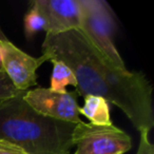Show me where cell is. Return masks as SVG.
Instances as JSON below:
<instances>
[{"label":"cell","mask_w":154,"mask_h":154,"mask_svg":"<svg viewBox=\"0 0 154 154\" xmlns=\"http://www.w3.org/2000/svg\"><path fill=\"white\" fill-rule=\"evenodd\" d=\"M148 131L139 132V143L136 154H154V145L151 143Z\"/></svg>","instance_id":"obj_12"},{"label":"cell","mask_w":154,"mask_h":154,"mask_svg":"<svg viewBox=\"0 0 154 154\" xmlns=\"http://www.w3.org/2000/svg\"><path fill=\"white\" fill-rule=\"evenodd\" d=\"M3 39H7V37H5V35L3 34L2 30L0 29V40H3Z\"/></svg>","instance_id":"obj_14"},{"label":"cell","mask_w":154,"mask_h":154,"mask_svg":"<svg viewBox=\"0 0 154 154\" xmlns=\"http://www.w3.org/2000/svg\"><path fill=\"white\" fill-rule=\"evenodd\" d=\"M0 70H2V64H1V55H0Z\"/></svg>","instance_id":"obj_15"},{"label":"cell","mask_w":154,"mask_h":154,"mask_svg":"<svg viewBox=\"0 0 154 154\" xmlns=\"http://www.w3.org/2000/svg\"><path fill=\"white\" fill-rule=\"evenodd\" d=\"M0 154H26L19 147L5 140H0Z\"/></svg>","instance_id":"obj_13"},{"label":"cell","mask_w":154,"mask_h":154,"mask_svg":"<svg viewBox=\"0 0 154 154\" xmlns=\"http://www.w3.org/2000/svg\"><path fill=\"white\" fill-rule=\"evenodd\" d=\"M73 154H125L132 148V139L114 125L96 126L82 122L72 134Z\"/></svg>","instance_id":"obj_4"},{"label":"cell","mask_w":154,"mask_h":154,"mask_svg":"<svg viewBox=\"0 0 154 154\" xmlns=\"http://www.w3.org/2000/svg\"><path fill=\"white\" fill-rule=\"evenodd\" d=\"M31 5L32 7L26 14L23 19L24 34L28 39H32L39 31L47 30V20H45V16L36 7H34L33 5Z\"/></svg>","instance_id":"obj_10"},{"label":"cell","mask_w":154,"mask_h":154,"mask_svg":"<svg viewBox=\"0 0 154 154\" xmlns=\"http://www.w3.org/2000/svg\"><path fill=\"white\" fill-rule=\"evenodd\" d=\"M82 11L79 31L113 66L127 71L114 45L116 22L110 5L103 0H78Z\"/></svg>","instance_id":"obj_3"},{"label":"cell","mask_w":154,"mask_h":154,"mask_svg":"<svg viewBox=\"0 0 154 154\" xmlns=\"http://www.w3.org/2000/svg\"><path fill=\"white\" fill-rule=\"evenodd\" d=\"M24 92L0 103V140L19 147L26 154H70L75 124L36 112Z\"/></svg>","instance_id":"obj_2"},{"label":"cell","mask_w":154,"mask_h":154,"mask_svg":"<svg viewBox=\"0 0 154 154\" xmlns=\"http://www.w3.org/2000/svg\"><path fill=\"white\" fill-rule=\"evenodd\" d=\"M42 54L48 61L59 60L69 66L76 78L78 95L101 97L119 108L138 132L152 130V86L143 73L116 69L79 30L47 34Z\"/></svg>","instance_id":"obj_1"},{"label":"cell","mask_w":154,"mask_h":154,"mask_svg":"<svg viewBox=\"0 0 154 154\" xmlns=\"http://www.w3.org/2000/svg\"><path fill=\"white\" fill-rule=\"evenodd\" d=\"M77 96L76 91L59 93L50 88H37L26 91L23 98L30 107L42 115L77 125L82 122Z\"/></svg>","instance_id":"obj_5"},{"label":"cell","mask_w":154,"mask_h":154,"mask_svg":"<svg viewBox=\"0 0 154 154\" xmlns=\"http://www.w3.org/2000/svg\"><path fill=\"white\" fill-rule=\"evenodd\" d=\"M53 63V71L51 75V86L50 89L55 92H66V86L77 87V82L72 71L68 66L59 60H50Z\"/></svg>","instance_id":"obj_9"},{"label":"cell","mask_w":154,"mask_h":154,"mask_svg":"<svg viewBox=\"0 0 154 154\" xmlns=\"http://www.w3.org/2000/svg\"><path fill=\"white\" fill-rule=\"evenodd\" d=\"M22 91L16 89L3 70H0V103L16 96Z\"/></svg>","instance_id":"obj_11"},{"label":"cell","mask_w":154,"mask_h":154,"mask_svg":"<svg viewBox=\"0 0 154 154\" xmlns=\"http://www.w3.org/2000/svg\"><path fill=\"white\" fill-rule=\"evenodd\" d=\"M0 55L2 70L19 91L26 92L37 85V70L48 61L45 55L35 58L24 53L9 39L0 40Z\"/></svg>","instance_id":"obj_6"},{"label":"cell","mask_w":154,"mask_h":154,"mask_svg":"<svg viewBox=\"0 0 154 154\" xmlns=\"http://www.w3.org/2000/svg\"><path fill=\"white\" fill-rule=\"evenodd\" d=\"M79 113L86 116L92 125L96 126L113 125L110 116L109 103L101 97L93 96V95L86 96L84 106L79 109Z\"/></svg>","instance_id":"obj_8"},{"label":"cell","mask_w":154,"mask_h":154,"mask_svg":"<svg viewBox=\"0 0 154 154\" xmlns=\"http://www.w3.org/2000/svg\"><path fill=\"white\" fill-rule=\"evenodd\" d=\"M47 20V34L55 35L71 30H79L82 11L78 0H34Z\"/></svg>","instance_id":"obj_7"}]
</instances>
